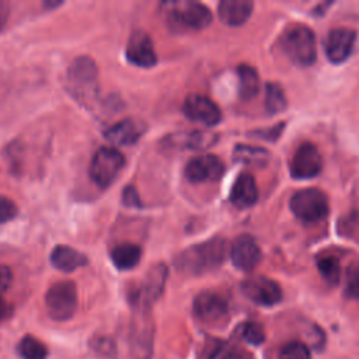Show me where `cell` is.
Instances as JSON below:
<instances>
[{
  "label": "cell",
  "instance_id": "1",
  "mask_svg": "<svg viewBox=\"0 0 359 359\" xmlns=\"http://www.w3.org/2000/svg\"><path fill=\"white\" fill-rule=\"evenodd\" d=\"M226 251V241L215 237L184 250L175 258V266L188 275H202L219 268L224 261Z\"/></svg>",
  "mask_w": 359,
  "mask_h": 359
},
{
  "label": "cell",
  "instance_id": "2",
  "mask_svg": "<svg viewBox=\"0 0 359 359\" xmlns=\"http://www.w3.org/2000/svg\"><path fill=\"white\" fill-rule=\"evenodd\" d=\"M285 55L299 66H310L316 62V38L313 31L302 24L287 28L280 41Z\"/></svg>",
  "mask_w": 359,
  "mask_h": 359
},
{
  "label": "cell",
  "instance_id": "3",
  "mask_svg": "<svg viewBox=\"0 0 359 359\" xmlns=\"http://www.w3.org/2000/svg\"><path fill=\"white\" fill-rule=\"evenodd\" d=\"M67 84L79 101L90 102L98 93L97 66L88 56H79L67 70Z\"/></svg>",
  "mask_w": 359,
  "mask_h": 359
},
{
  "label": "cell",
  "instance_id": "4",
  "mask_svg": "<svg viewBox=\"0 0 359 359\" xmlns=\"http://www.w3.org/2000/svg\"><path fill=\"white\" fill-rule=\"evenodd\" d=\"M168 276L167 266L157 264L144 276V279L130 290L129 302L133 311H150L154 302L163 294L165 280Z\"/></svg>",
  "mask_w": 359,
  "mask_h": 359
},
{
  "label": "cell",
  "instance_id": "5",
  "mask_svg": "<svg viewBox=\"0 0 359 359\" xmlns=\"http://www.w3.org/2000/svg\"><path fill=\"white\" fill-rule=\"evenodd\" d=\"M79 299L76 285L70 280L53 283L45 294V306L49 317L55 321L70 320L77 310Z\"/></svg>",
  "mask_w": 359,
  "mask_h": 359
},
{
  "label": "cell",
  "instance_id": "6",
  "mask_svg": "<svg viewBox=\"0 0 359 359\" xmlns=\"http://www.w3.org/2000/svg\"><path fill=\"white\" fill-rule=\"evenodd\" d=\"M292 213L304 223H316L328 215L327 196L317 188L300 189L290 198Z\"/></svg>",
  "mask_w": 359,
  "mask_h": 359
},
{
  "label": "cell",
  "instance_id": "7",
  "mask_svg": "<svg viewBox=\"0 0 359 359\" xmlns=\"http://www.w3.org/2000/svg\"><path fill=\"white\" fill-rule=\"evenodd\" d=\"M125 167V157L115 147H100L90 163V177L101 188L109 187Z\"/></svg>",
  "mask_w": 359,
  "mask_h": 359
},
{
  "label": "cell",
  "instance_id": "8",
  "mask_svg": "<svg viewBox=\"0 0 359 359\" xmlns=\"http://www.w3.org/2000/svg\"><path fill=\"white\" fill-rule=\"evenodd\" d=\"M129 330V351L133 359H150L153 355L154 328L150 311H133Z\"/></svg>",
  "mask_w": 359,
  "mask_h": 359
},
{
  "label": "cell",
  "instance_id": "9",
  "mask_svg": "<svg viewBox=\"0 0 359 359\" xmlns=\"http://www.w3.org/2000/svg\"><path fill=\"white\" fill-rule=\"evenodd\" d=\"M168 11L170 24L174 28L187 29H203L212 22L210 10L198 1H181L171 3Z\"/></svg>",
  "mask_w": 359,
  "mask_h": 359
},
{
  "label": "cell",
  "instance_id": "10",
  "mask_svg": "<svg viewBox=\"0 0 359 359\" xmlns=\"http://www.w3.org/2000/svg\"><path fill=\"white\" fill-rule=\"evenodd\" d=\"M194 314L195 317L205 325L217 327L226 323L229 317V304L227 300L210 290H205L199 293L194 299Z\"/></svg>",
  "mask_w": 359,
  "mask_h": 359
},
{
  "label": "cell",
  "instance_id": "11",
  "mask_svg": "<svg viewBox=\"0 0 359 359\" xmlns=\"http://www.w3.org/2000/svg\"><path fill=\"white\" fill-rule=\"evenodd\" d=\"M241 292L248 300L264 307H272L282 300L280 286L275 280L261 275L250 276L243 280Z\"/></svg>",
  "mask_w": 359,
  "mask_h": 359
},
{
  "label": "cell",
  "instance_id": "12",
  "mask_svg": "<svg viewBox=\"0 0 359 359\" xmlns=\"http://www.w3.org/2000/svg\"><path fill=\"white\" fill-rule=\"evenodd\" d=\"M323 168V158L318 149L310 143H302L290 161V174L296 180H309L320 174Z\"/></svg>",
  "mask_w": 359,
  "mask_h": 359
},
{
  "label": "cell",
  "instance_id": "13",
  "mask_svg": "<svg viewBox=\"0 0 359 359\" xmlns=\"http://www.w3.org/2000/svg\"><path fill=\"white\" fill-rule=\"evenodd\" d=\"M184 174L189 182H213L219 181L224 174V164L217 156L203 154L191 158L185 165Z\"/></svg>",
  "mask_w": 359,
  "mask_h": 359
},
{
  "label": "cell",
  "instance_id": "14",
  "mask_svg": "<svg viewBox=\"0 0 359 359\" xmlns=\"http://www.w3.org/2000/svg\"><path fill=\"white\" fill-rule=\"evenodd\" d=\"M184 115L195 122L213 126L222 119L220 108L206 95L189 94L182 102Z\"/></svg>",
  "mask_w": 359,
  "mask_h": 359
},
{
  "label": "cell",
  "instance_id": "15",
  "mask_svg": "<svg viewBox=\"0 0 359 359\" xmlns=\"http://www.w3.org/2000/svg\"><path fill=\"white\" fill-rule=\"evenodd\" d=\"M126 59L137 67H153L157 63V55L151 38L143 31H135L126 43Z\"/></svg>",
  "mask_w": 359,
  "mask_h": 359
},
{
  "label": "cell",
  "instance_id": "16",
  "mask_svg": "<svg viewBox=\"0 0 359 359\" xmlns=\"http://www.w3.org/2000/svg\"><path fill=\"white\" fill-rule=\"evenodd\" d=\"M261 248L248 234L238 236L230 247V258L233 265L244 272L254 269L261 261Z\"/></svg>",
  "mask_w": 359,
  "mask_h": 359
},
{
  "label": "cell",
  "instance_id": "17",
  "mask_svg": "<svg viewBox=\"0 0 359 359\" xmlns=\"http://www.w3.org/2000/svg\"><path fill=\"white\" fill-rule=\"evenodd\" d=\"M356 39L355 31L349 28H334L328 32L324 41V50L332 63L345 62L353 49Z\"/></svg>",
  "mask_w": 359,
  "mask_h": 359
},
{
  "label": "cell",
  "instance_id": "18",
  "mask_svg": "<svg viewBox=\"0 0 359 359\" xmlns=\"http://www.w3.org/2000/svg\"><path fill=\"white\" fill-rule=\"evenodd\" d=\"M144 130L146 125L142 121L126 118L105 129L104 137L116 146H132L143 136Z\"/></svg>",
  "mask_w": 359,
  "mask_h": 359
},
{
  "label": "cell",
  "instance_id": "19",
  "mask_svg": "<svg viewBox=\"0 0 359 359\" xmlns=\"http://www.w3.org/2000/svg\"><path fill=\"white\" fill-rule=\"evenodd\" d=\"M258 199V188L250 172H241L230 191V201L234 206L244 209L252 206Z\"/></svg>",
  "mask_w": 359,
  "mask_h": 359
},
{
  "label": "cell",
  "instance_id": "20",
  "mask_svg": "<svg viewBox=\"0 0 359 359\" xmlns=\"http://www.w3.org/2000/svg\"><path fill=\"white\" fill-rule=\"evenodd\" d=\"M252 13V3L248 0H223L217 6L220 21L230 27L243 25Z\"/></svg>",
  "mask_w": 359,
  "mask_h": 359
},
{
  "label": "cell",
  "instance_id": "21",
  "mask_svg": "<svg viewBox=\"0 0 359 359\" xmlns=\"http://www.w3.org/2000/svg\"><path fill=\"white\" fill-rule=\"evenodd\" d=\"M52 265L62 272H73L87 264V257L69 245H56L50 252Z\"/></svg>",
  "mask_w": 359,
  "mask_h": 359
},
{
  "label": "cell",
  "instance_id": "22",
  "mask_svg": "<svg viewBox=\"0 0 359 359\" xmlns=\"http://www.w3.org/2000/svg\"><path fill=\"white\" fill-rule=\"evenodd\" d=\"M142 257V248L137 244L122 243L114 247L111 251V261L119 271H128L135 268Z\"/></svg>",
  "mask_w": 359,
  "mask_h": 359
},
{
  "label": "cell",
  "instance_id": "23",
  "mask_svg": "<svg viewBox=\"0 0 359 359\" xmlns=\"http://www.w3.org/2000/svg\"><path fill=\"white\" fill-rule=\"evenodd\" d=\"M238 74V94L243 100H251L259 90V77L257 70L248 65H240L237 67Z\"/></svg>",
  "mask_w": 359,
  "mask_h": 359
},
{
  "label": "cell",
  "instance_id": "24",
  "mask_svg": "<svg viewBox=\"0 0 359 359\" xmlns=\"http://www.w3.org/2000/svg\"><path fill=\"white\" fill-rule=\"evenodd\" d=\"M233 157L236 161H240L248 165H255V167H264L269 161V153L265 149L255 147V146H245V144L236 146L233 151Z\"/></svg>",
  "mask_w": 359,
  "mask_h": 359
},
{
  "label": "cell",
  "instance_id": "25",
  "mask_svg": "<svg viewBox=\"0 0 359 359\" xmlns=\"http://www.w3.org/2000/svg\"><path fill=\"white\" fill-rule=\"evenodd\" d=\"M175 142H172L177 146H182L191 150H202L210 147L216 142V136L209 132H201V130H194L184 133V136H172Z\"/></svg>",
  "mask_w": 359,
  "mask_h": 359
},
{
  "label": "cell",
  "instance_id": "26",
  "mask_svg": "<svg viewBox=\"0 0 359 359\" xmlns=\"http://www.w3.org/2000/svg\"><path fill=\"white\" fill-rule=\"evenodd\" d=\"M17 352L21 359H48L46 345L32 335H25L17 345Z\"/></svg>",
  "mask_w": 359,
  "mask_h": 359
},
{
  "label": "cell",
  "instance_id": "27",
  "mask_svg": "<svg viewBox=\"0 0 359 359\" xmlns=\"http://www.w3.org/2000/svg\"><path fill=\"white\" fill-rule=\"evenodd\" d=\"M286 97L283 88L278 83H266L265 86V107L271 114H279L286 108Z\"/></svg>",
  "mask_w": 359,
  "mask_h": 359
},
{
  "label": "cell",
  "instance_id": "28",
  "mask_svg": "<svg viewBox=\"0 0 359 359\" xmlns=\"http://www.w3.org/2000/svg\"><path fill=\"white\" fill-rule=\"evenodd\" d=\"M205 359H243V352L226 341H213L206 352Z\"/></svg>",
  "mask_w": 359,
  "mask_h": 359
},
{
  "label": "cell",
  "instance_id": "29",
  "mask_svg": "<svg viewBox=\"0 0 359 359\" xmlns=\"http://www.w3.org/2000/svg\"><path fill=\"white\" fill-rule=\"evenodd\" d=\"M318 266V272L321 273V276L324 278V280L330 285H337L339 282V276H341V265H339V259L337 257H323L318 259L317 262Z\"/></svg>",
  "mask_w": 359,
  "mask_h": 359
},
{
  "label": "cell",
  "instance_id": "30",
  "mask_svg": "<svg viewBox=\"0 0 359 359\" xmlns=\"http://www.w3.org/2000/svg\"><path fill=\"white\" fill-rule=\"evenodd\" d=\"M240 337L250 345L258 346L265 341L264 327L255 321H245L240 325Z\"/></svg>",
  "mask_w": 359,
  "mask_h": 359
},
{
  "label": "cell",
  "instance_id": "31",
  "mask_svg": "<svg viewBox=\"0 0 359 359\" xmlns=\"http://www.w3.org/2000/svg\"><path fill=\"white\" fill-rule=\"evenodd\" d=\"M279 359H311V353L303 342L292 341L280 348Z\"/></svg>",
  "mask_w": 359,
  "mask_h": 359
},
{
  "label": "cell",
  "instance_id": "32",
  "mask_svg": "<svg viewBox=\"0 0 359 359\" xmlns=\"http://www.w3.org/2000/svg\"><path fill=\"white\" fill-rule=\"evenodd\" d=\"M90 348L104 358H114L116 355V345L107 335H94L90 341Z\"/></svg>",
  "mask_w": 359,
  "mask_h": 359
},
{
  "label": "cell",
  "instance_id": "33",
  "mask_svg": "<svg viewBox=\"0 0 359 359\" xmlns=\"http://www.w3.org/2000/svg\"><path fill=\"white\" fill-rule=\"evenodd\" d=\"M345 294L349 299H359V262L352 264L346 272Z\"/></svg>",
  "mask_w": 359,
  "mask_h": 359
},
{
  "label": "cell",
  "instance_id": "34",
  "mask_svg": "<svg viewBox=\"0 0 359 359\" xmlns=\"http://www.w3.org/2000/svg\"><path fill=\"white\" fill-rule=\"evenodd\" d=\"M17 212L18 209L15 203L11 199L0 195V223L13 220L17 216Z\"/></svg>",
  "mask_w": 359,
  "mask_h": 359
},
{
  "label": "cell",
  "instance_id": "35",
  "mask_svg": "<svg viewBox=\"0 0 359 359\" xmlns=\"http://www.w3.org/2000/svg\"><path fill=\"white\" fill-rule=\"evenodd\" d=\"M123 203L129 208H140L142 203H140V198L137 195V191L133 188V187H126L123 189Z\"/></svg>",
  "mask_w": 359,
  "mask_h": 359
},
{
  "label": "cell",
  "instance_id": "36",
  "mask_svg": "<svg viewBox=\"0 0 359 359\" xmlns=\"http://www.w3.org/2000/svg\"><path fill=\"white\" fill-rule=\"evenodd\" d=\"M13 283V272L8 266L0 264V293L6 292Z\"/></svg>",
  "mask_w": 359,
  "mask_h": 359
},
{
  "label": "cell",
  "instance_id": "37",
  "mask_svg": "<svg viewBox=\"0 0 359 359\" xmlns=\"http://www.w3.org/2000/svg\"><path fill=\"white\" fill-rule=\"evenodd\" d=\"M8 314H10V306H8V303L0 296V321L6 320V318L8 317Z\"/></svg>",
  "mask_w": 359,
  "mask_h": 359
}]
</instances>
